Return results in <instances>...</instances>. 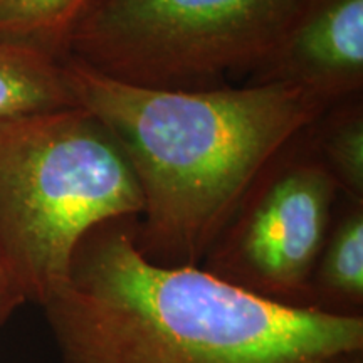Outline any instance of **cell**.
<instances>
[{"label": "cell", "instance_id": "5", "mask_svg": "<svg viewBox=\"0 0 363 363\" xmlns=\"http://www.w3.org/2000/svg\"><path fill=\"white\" fill-rule=\"evenodd\" d=\"M305 130L254 180L201 264L244 291L303 310L342 197Z\"/></svg>", "mask_w": 363, "mask_h": 363}, {"label": "cell", "instance_id": "10", "mask_svg": "<svg viewBox=\"0 0 363 363\" xmlns=\"http://www.w3.org/2000/svg\"><path fill=\"white\" fill-rule=\"evenodd\" d=\"M305 133L342 197L363 202L362 94L326 106Z\"/></svg>", "mask_w": 363, "mask_h": 363}, {"label": "cell", "instance_id": "6", "mask_svg": "<svg viewBox=\"0 0 363 363\" xmlns=\"http://www.w3.org/2000/svg\"><path fill=\"white\" fill-rule=\"evenodd\" d=\"M251 84L296 86L326 104L363 91V0H310Z\"/></svg>", "mask_w": 363, "mask_h": 363}, {"label": "cell", "instance_id": "12", "mask_svg": "<svg viewBox=\"0 0 363 363\" xmlns=\"http://www.w3.org/2000/svg\"><path fill=\"white\" fill-rule=\"evenodd\" d=\"M323 363H363V353H353V355L330 358V360H326Z\"/></svg>", "mask_w": 363, "mask_h": 363}, {"label": "cell", "instance_id": "8", "mask_svg": "<svg viewBox=\"0 0 363 363\" xmlns=\"http://www.w3.org/2000/svg\"><path fill=\"white\" fill-rule=\"evenodd\" d=\"M78 106L59 59L0 43V120Z\"/></svg>", "mask_w": 363, "mask_h": 363}, {"label": "cell", "instance_id": "2", "mask_svg": "<svg viewBox=\"0 0 363 363\" xmlns=\"http://www.w3.org/2000/svg\"><path fill=\"white\" fill-rule=\"evenodd\" d=\"M62 65L76 104L110 131L138 182L136 246L165 267L201 266L267 163L330 106L279 83L157 89Z\"/></svg>", "mask_w": 363, "mask_h": 363}, {"label": "cell", "instance_id": "7", "mask_svg": "<svg viewBox=\"0 0 363 363\" xmlns=\"http://www.w3.org/2000/svg\"><path fill=\"white\" fill-rule=\"evenodd\" d=\"M306 310L363 316V202L340 197L313 267Z\"/></svg>", "mask_w": 363, "mask_h": 363}, {"label": "cell", "instance_id": "1", "mask_svg": "<svg viewBox=\"0 0 363 363\" xmlns=\"http://www.w3.org/2000/svg\"><path fill=\"white\" fill-rule=\"evenodd\" d=\"M136 217L103 222L43 310L61 363H323L363 353V316L267 301L197 267L150 262Z\"/></svg>", "mask_w": 363, "mask_h": 363}, {"label": "cell", "instance_id": "4", "mask_svg": "<svg viewBox=\"0 0 363 363\" xmlns=\"http://www.w3.org/2000/svg\"><path fill=\"white\" fill-rule=\"evenodd\" d=\"M310 0H103L67 57L106 78L157 89H203L252 72Z\"/></svg>", "mask_w": 363, "mask_h": 363}, {"label": "cell", "instance_id": "3", "mask_svg": "<svg viewBox=\"0 0 363 363\" xmlns=\"http://www.w3.org/2000/svg\"><path fill=\"white\" fill-rule=\"evenodd\" d=\"M142 203L123 152L81 106L0 120V262L27 303L65 284L93 227Z\"/></svg>", "mask_w": 363, "mask_h": 363}, {"label": "cell", "instance_id": "9", "mask_svg": "<svg viewBox=\"0 0 363 363\" xmlns=\"http://www.w3.org/2000/svg\"><path fill=\"white\" fill-rule=\"evenodd\" d=\"M103 0H0V43L65 61L78 27Z\"/></svg>", "mask_w": 363, "mask_h": 363}, {"label": "cell", "instance_id": "11", "mask_svg": "<svg viewBox=\"0 0 363 363\" xmlns=\"http://www.w3.org/2000/svg\"><path fill=\"white\" fill-rule=\"evenodd\" d=\"M24 294L13 283L6 267L0 262V328L11 320L13 313L26 305Z\"/></svg>", "mask_w": 363, "mask_h": 363}]
</instances>
